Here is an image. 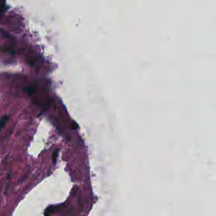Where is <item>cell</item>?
Instances as JSON below:
<instances>
[{
    "mask_svg": "<svg viewBox=\"0 0 216 216\" xmlns=\"http://www.w3.org/2000/svg\"><path fill=\"white\" fill-rule=\"evenodd\" d=\"M34 90H35V87L34 86H30L29 88H28L27 89V91L29 94H32L34 92Z\"/></svg>",
    "mask_w": 216,
    "mask_h": 216,
    "instance_id": "3",
    "label": "cell"
},
{
    "mask_svg": "<svg viewBox=\"0 0 216 216\" xmlns=\"http://www.w3.org/2000/svg\"><path fill=\"white\" fill-rule=\"evenodd\" d=\"M5 6V0H0V10Z\"/></svg>",
    "mask_w": 216,
    "mask_h": 216,
    "instance_id": "5",
    "label": "cell"
},
{
    "mask_svg": "<svg viewBox=\"0 0 216 216\" xmlns=\"http://www.w3.org/2000/svg\"><path fill=\"white\" fill-rule=\"evenodd\" d=\"M57 155H58V151H55L53 153V162L55 164L56 162V158H57Z\"/></svg>",
    "mask_w": 216,
    "mask_h": 216,
    "instance_id": "4",
    "label": "cell"
},
{
    "mask_svg": "<svg viewBox=\"0 0 216 216\" xmlns=\"http://www.w3.org/2000/svg\"><path fill=\"white\" fill-rule=\"evenodd\" d=\"M53 209L52 207H49L46 210V212H45V215H50L53 214Z\"/></svg>",
    "mask_w": 216,
    "mask_h": 216,
    "instance_id": "2",
    "label": "cell"
},
{
    "mask_svg": "<svg viewBox=\"0 0 216 216\" xmlns=\"http://www.w3.org/2000/svg\"><path fill=\"white\" fill-rule=\"evenodd\" d=\"M8 119V117L7 115H5L0 119V131H1L3 127V126L7 122Z\"/></svg>",
    "mask_w": 216,
    "mask_h": 216,
    "instance_id": "1",
    "label": "cell"
}]
</instances>
